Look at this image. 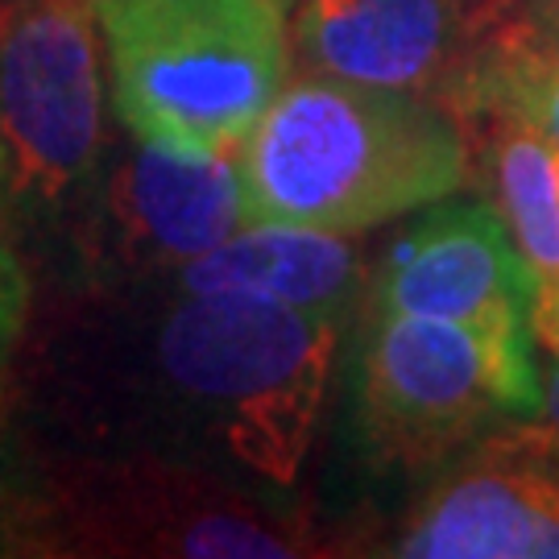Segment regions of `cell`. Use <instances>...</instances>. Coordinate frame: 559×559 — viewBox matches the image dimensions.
I'll list each match as a JSON object with an SVG mask.
<instances>
[{"label":"cell","mask_w":559,"mask_h":559,"mask_svg":"<svg viewBox=\"0 0 559 559\" xmlns=\"http://www.w3.org/2000/svg\"><path fill=\"white\" fill-rule=\"evenodd\" d=\"M249 224L237 154L195 158L150 141H138L112 162L100 182V203L87 216L96 253L129 278L179 270Z\"/></svg>","instance_id":"9"},{"label":"cell","mask_w":559,"mask_h":559,"mask_svg":"<svg viewBox=\"0 0 559 559\" xmlns=\"http://www.w3.org/2000/svg\"><path fill=\"white\" fill-rule=\"evenodd\" d=\"M0 556H29V456L0 448Z\"/></svg>","instance_id":"14"},{"label":"cell","mask_w":559,"mask_h":559,"mask_svg":"<svg viewBox=\"0 0 559 559\" xmlns=\"http://www.w3.org/2000/svg\"><path fill=\"white\" fill-rule=\"evenodd\" d=\"M29 299H34V286L21 253H0V390L17 360L21 336L29 323Z\"/></svg>","instance_id":"15"},{"label":"cell","mask_w":559,"mask_h":559,"mask_svg":"<svg viewBox=\"0 0 559 559\" xmlns=\"http://www.w3.org/2000/svg\"><path fill=\"white\" fill-rule=\"evenodd\" d=\"M543 411L535 332L369 311L353 353L360 443L399 468H440Z\"/></svg>","instance_id":"5"},{"label":"cell","mask_w":559,"mask_h":559,"mask_svg":"<svg viewBox=\"0 0 559 559\" xmlns=\"http://www.w3.org/2000/svg\"><path fill=\"white\" fill-rule=\"evenodd\" d=\"M556 154H559V150H556Z\"/></svg>","instance_id":"20"},{"label":"cell","mask_w":559,"mask_h":559,"mask_svg":"<svg viewBox=\"0 0 559 559\" xmlns=\"http://www.w3.org/2000/svg\"><path fill=\"white\" fill-rule=\"evenodd\" d=\"M448 100L460 117L506 120L559 150V59L506 29L452 71Z\"/></svg>","instance_id":"13"},{"label":"cell","mask_w":559,"mask_h":559,"mask_svg":"<svg viewBox=\"0 0 559 559\" xmlns=\"http://www.w3.org/2000/svg\"><path fill=\"white\" fill-rule=\"evenodd\" d=\"M253 224L365 233L456 195L468 179L460 120L419 92L302 71L240 145Z\"/></svg>","instance_id":"2"},{"label":"cell","mask_w":559,"mask_h":559,"mask_svg":"<svg viewBox=\"0 0 559 559\" xmlns=\"http://www.w3.org/2000/svg\"><path fill=\"white\" fill-rule=\"evenodd\" d=\"M485 170L501 221L535 278H559V154L531 129L489 120Z\"/></svg>","instance_id":"12"},{"label":"cell","mask_w":559,"mask_h":559,"mask_svg":"<svg viewBox=\"0 0 559 559\" xmlns=\"http://www.w3.org/2000/svg\"><path fill=\"white\" fill-rule=\"evenodd\" d=\"M456 0H299L295 55L336 80L423 92L452 67Z\"/></svg>","instance_id":"10"},{"label":"cell","mask_w":559,"mask_h":559,"mask_svg":"<svg viewBox=\"0 0 559 559\" xmlns=\"http://www.w3.org/2000/svg\"><path fill=\"white\" fill-rule=\"evenodd\" d=\"M0 138L13 216L62 224L96 207L104 80L92 0H0Z\"/></svg>","instance_id":"6"},{"label":"cell","mask_w":559,"mask_h":559,"mask_svg":"<svg viewBox=\"0 0 559 559\" xmlns=\"http://www.w3.org/2000/svg\"><path fill=\"white\" fill-rule=\"evenodd\" d=\"M506 34L531 41V46L559 59V0H526L519 17L506 25Z\"/></svg>","instance_id":"16"},{"label":"cell","mask_w":559,"mask_h":559,"mask_svg":"<svg viewBox=\"0 0 559 559\" xmlns=\"http://www.w3.org/2000/svg\"><path fill=\"white\" fill-rule=\"evenodd\" d=\"M344 320L258 295L104 307L55 336L46 385L83 452H162L290 489L320 431Z\"/></svg>","instance_id":"1"},{"label":"cell","mask_w":559,"mask_h":559,"mask_svg":"<svg viewBox=\"0 0 559 559\" xmlns=\"http://www.w3.org/2000/svg\"><path fill=\"white\" fill-rule=\"evenodd\" d=\"M535 340L547 353L559 357V278L539 282V299H535Z\"/></svg>","instance_id":"17"},{"label":"cell","mask_w":559,"mask_h":559,"mask_svg":"<svg viewBox=\"0 0 559 559\" xmlns=\"http://www.w3.org/2000/svg\"><path fill=\"white\" fill-rule=\"evenodd\" d=\"M531 423H539L551 440H559V357H556V365L547 369V378H543V411H539V419H531Z\"/></svg>","instance_id":"19"},{"label":"cell","mask_w":559,"mask_h":559,"mask_svg":"<svg viewBox=\"0 0 559 559\" xmlns=\"http://www.w3.org/2000/svg\"><path fill=\"white\" fill-rule=\"evenodd\" d=\"M539 278L498 207L440 200L402 233L369 274L365 307L394 316L535 332Z\"/></svg>","instance_id":"8"},{"label":"cell","mask_w":559,"mask_h":559,"mask_svg":"<svg viewBox=\"0 0 559 559\" xmlns=\"http://www.w3.org/2000/svg\"><path fill=\"white\" fill-rule=\"evenodd\" d=\"M170 282L191 295H258L336 320H348L369 290L353 240L299 224H249L221 249L179 265Z\"/></svg>","instance_id":"11"},{"label":"cell","mask_w":559,"mask_h":559,"mask_svg":"<svg viewBox=\"0 0 559 559\" xmlns=\"http://www.w3.org/2000/svg\"><path fill=\"white\" fill-rule=\"evenodd\" d=\"M0 253H17V245H13V182H9L4 138H0Z\"/></svg>","instance_id":"18"},{"label":"cell","mask_w":559,"mask_h":559,"mask_svg":"<svg viewBox=\"0 0 559 559\" xmlns=\"http://www.w3.org/2000/svg\"><path fill=\"white\" fill-rule=\"evenodd\" d=\"M385 556L559 559V440L510 423L440 464Z\"/></svg>","instance_id":"7"},{"label":"cell","mask_w":559,"mask_h":559,"mask_svg":"<svg viewBox=\"0 0 559 559\" xmlns=\"http://www.w3.org/2000/svg\"><path fill=\"white\" fill-rule=\"evenodd\" d=\"M29 456V556L290 559L320 556L307 522L240 477L162 452Z\"/></svg>","instance_id":"3"},{"label":"cell","mask_w":559,"mask_h":559,"mask_svg":"<svg viewBox=\"0 0 559 559\" xmlns=\"http://www.w3.org/2000/svg\"><path fill=\"white\" fill-rule=\"evenodd\" d=\"M112 108L138 141L224 158L290 80V0H92Z\"/></svg>","instance_id":"4"}]
</instances>
